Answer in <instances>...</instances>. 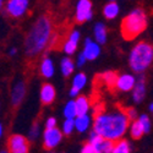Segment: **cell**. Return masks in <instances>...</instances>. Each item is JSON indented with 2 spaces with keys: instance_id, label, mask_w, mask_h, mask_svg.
Listing matches in <instances>:
<instances>
[{
  "instance_id": "1",
  "label": "cell",
  "mask_w": 153,
  "mask_h": 153,
  "mask_svg": "<svg viewBox=\"0 0 153 153\" xmlns=\"http://www.w3.org/2000/svg\"><path fill=\"white\" fill-rule=\"evenodd\" d=\"M129 125L130 120L126 117L125 109L117 107L97 111L92 123V131L102 138L115 143L124 138L129 130Z\"/></svg>"
},
{
  "instance_id": "2",
  "label": "cell",
  "mask_w": 153,
  "mask_h": 153,
  "mask_svg": "<svg viewBox=\"0 0 153 153\" xmlns=\"http://www.w3.org/2000/svg\"><path fill=\"white\" fill-rule=\"evenodd\" d=\"M53 37V23L48 15H41L25 38V53L28 58H34L41 54L49 45Z\"/></svg>"
},
{
  "instance_id": "3",
  "label": "cell",
  "mask_w": 153,
  "mask_h": 153,
  "mask_svg": "<svg viewBox=\"0 0 153 153\" xmlns=\"http://www.w3.org/2000/svg\"><path fill=\"white\" fill-rule=\"evenodd\" d=\"M148 23V17L142 7H135L127 14L121 22V36L126 41H132L141 34Z\"/></svg>"
},
{
  "instance_id": "4",
  "label": "cell",
  "mask_w": 153,
  "mask_h": 153,
  "mask_svg": "<svg viewBox=\"0 0 153 153\" xmlns=\"http://www.w3.org/2000/svg\"><path fill=\"white\" fill-rule=\"evenodd\" d=\"M153 62V47L147 42H138L129 54V65L135 74L142 75Z\"/></svg>"
},
{
  "instance_id": "5",
  "label": "cell",
  "mask_w": 153,
  "mask_h": 153,
  "mask_svg": "<svg viewBox=\"0 0 153 153\" xmlns=\"http://www.w3.org/2000/svg\"><path fill=\"white\" fill-rule=\"evenodd\" d=\"M30 141L21 134L11 135L7 140V153H28Z\"/></svg>"
},
{
  "instance_id": "6",
  "label": "cell",
  "mask_w": 153,
  "mask_h": 153,
  "mask_svg": "<svg viewBox=\"0 0 153 153\" xmlns=\"http://www.w3.org/2000/svg\"><path fill=\"white\" fill-rule=\"evenodd\" d=\"M30 7L28 0H9L5 4V11L10 17L21 19L27 14Z\"/></svg>"
},
{
  "instance_id": "7",
  "label": "cell",
  "mask_w": 153,
  "mask_h": 153,
  "mask_svg": "<svg viewBox=\"0 0 153 153\" xmlns=\"http://www.w3.org/2000/svg\"><path fill=\"white\" fill-rule=\"evenodd\" d=\"M26 82L21 79H16L10 88V102L14 107H19L26 96Z\"/></svg>"
},
{
  "instance_id": "8",
  "label": "cell",
  "mask_w": 153,
  "mask_h": 153,
  "mask_svg": "<svg viewBox=\"0 0 153 153\" xmlns=\"http://www.w3.org/2000/svg\"><path fill=\"white\" fill-rule=\"evenodd\" d=\"M93 16L92 1L90 0H79L75 9V19L79 23L90 21Z\"/></svg>"
},
{
  "instance_id": "9",
  "label": "cell",
  "mask_w": 153,
  "mask_h": 153,
  "mask_svg": "<svg viewBox=\"0 0 153 153\" xmlns=\"http://www.w3.org/2000/svg\"><path fill=\"white\" fill-rule=\"evenodd\" d=\"M62 134L58 127L45 129L43 131V146L45 149H54L62 141Z\"/></svg>"
},
{
  "instance_id": "10",
  "label": "cell",
  "mask_w": 153,
  "mask_h": 153,
  "mask_svg": "<svg viewBox=\"0 0 153 153\" xmlns=\"http://www.w3.org/2000/svg\"><path fill=\"white\" fill-rule=\"evenodd\" d=\"M80 38H81V33L77 30H72L69 33L66 41L64 42V44H62V52L65 53L66 55H69V56L74 55L76 53V50H77V48H79Z\"/></svg>"
},
{
  "instance_id": "11",
  "label": "cell",
  "mask_w": 153,
  "mask_h": 153,
  "mask_svg": "<svg viewBox=\"0 0 153 153\" xmlns=\"http://www.w3.org/2000/svg\"><path fill=\"white\" fill-rule=\"evenodd\" d=\"M100 52H102V48L98 43H96L93 39L91 38H86L85 39V43H83V49H82V54L83 56L86 58V60H96L99 55H100Z\"/></svg>"
},
{
  "instance_id": "12",
  "label": "cell",
  "mask_w": 153,
  "mask_h": 153,
  "mask_svg": "<svg viewBox=\"0 0 153 153\" xmlns=\"http://www.w3.org/2000/svg\"><path fill=\"white\" fill-rule=\"evenodd\" d=\"M136 83V77L132 74H121L118 75L115 82V88L120 92H130Z\"/></svg>"
},
{
  "instance_id": "13",
  "label": "cell",
  "mask_w": 153,
  "mask_h": 153,
  "mask_svg": "<svg viewBox=\"0 0 153 153\" xmlns=\"http://www.w3.org/2000/svg\"><path fill=\"white\" fill-rule=\"evenodd\" d=\"M132 100L135 103H141L146 97V79L143 75H140V77L136 79V83L132 88Z\"/></svg>"
},
{
  "instance_id": "14",
  "label": "cell",
  "mask_w": 153,
  "mask_h": 153,
  "mask_svg": "<svg viewBox=\"0 0 153 153\" xmlns=\"http://www.w3.org/2000/svg\"><path fill=\"white\" fill-rule=\"evenodd\" d=\"M55 96H56V91L52 83H44L41 87V92H39V98L41 102L44 105H49L52 104L55 100Z\"/></svg>"
},
{
  "instance_id": "15",
  "label": "cell",
  "mask_w": 153,
  "mask_h": 153,
  "mask_svg": "<svg viewBox=\"0 0 153 153\" xmlns=\"http://www.w3.org/2000/svg\"><path fill=\"white\" fill-rule=\"evenodd\" d=\"M75 123V130L80 132V134H85L92 127V123H93V118H91V115H77L74 119Z\"/></svg>"
},
{
  "instance_id": "16",
  "label": "cell",
  "mask_w": 153,
  "mask_h": 153,
  "mask_svg": "<svg viewBox=\"0 0 153 153\" xmlns=\"http://www.w3.org/2000/svg\"><path fill=\"white\" fill-rule=\"evenodd\" d=\"M108 39V32L107 27L103 22H97L93 27V41L99 45H103L107 43Z\"/></svg>"
},
{
  "instance_id": "17",
  "label": "cell",
  "mask_w": 153,
  "mask_h": 153,
  "mask_svg": "<svg viewBox=\"0 0 153 153\" xmlns=\"http://www.w3.org/2000/svg\"><path fill=\"white\" fill-rule=\"evenodd\" d=\"M39 72L45 79L53 77L55 74V66H54V61L52 58L45 56L42 59V61L39 64Z\"/></svg>"
},
{
  "instance_id": "18",
  "label": "cell",
  "mask_w": 153,
  "mask_h": 153,
  "mask_svg": "<svg viewBox=\"0 0 153 153\" xmlns=\"http://www.w3.org/2000/svg\"><path fill=\"white\" fill-rule=\"evenodd\" d=\"M75 105H76L77 115H86L91 109V100L88 99V97L81 94L75 99Z\"/></svg>"
},
{
  "instance_id": "19",
  "label": "cell",
  "mask_w": 153,
  "mask_h": 153,
  "mask_svg": "<svg viewBox=\"0 0 153 153\" xmlns=\"http://www.w3.org/2000/svg\"><path fill=\"white\" fill-rule=\"evenodd\" d=\"M119 12H120V6L117 1H109L103 7V16L108 20L117 19Z\"/></svg>"
},
{
  "instance_id": "20",
  "label": "cell",
  "mask_w": 153,
  "mask_h": 153,
  "mask_svg": "<svg viewBox=\"0 0 153 153\" xmlns=\"http://www.w3.org/2000/svg\"><path fill=\"white\" fill-rule=\"evenodd\" d=\"M75 62L74 60L70 58V56H65L62 58L61 61H60V71L62 74V76H65V77H69L71 76V74L75 71Z\"/></svg>"
},
{
  "instance_id": "21",
  "label": "cell",
  "mask_w": 153,
  "mask_h": 153,
  "mask_svg": "<svg viewBox=\"0 0 153 153\" xmlns=\"http://www.w3.org/2000/svg\"><path fill=\"white\" fill-rule=\"evenodd\" d=\"M113 147H114V142L104 138H100L96 145H93L94 153H111Z\"/></svg>"
},
{
  "instance_id": "22",
  "label": "cell",
  "mask_w": 153,
  "mask_h": 153,
  "mask_svg": "<svg viewBox=\"0 0 153 153\" xmlns=\"http://www.w3.org/2000/svg\"><path fill=\"white\" fill-rule=\"evenodd\" d=\"M99 79L102 80V82H103L107 87L113 88V87H115V82H117V79H118V74L114 72V71H105V72L99 75Z\"/></svg>"
},
{
  "instance_id": "23",
  "label": "cell",
  "mask_w": 153,
  "mask_h": 153,
  "mask_svg": "<svg viewBox=\"0 0 153 153\" xmlns=\"http://www.w3.org/2000/svg\"><path fill=\"white\" fill-rule=\"evenodd\" d=\"M87 85V76L83 72H77L74 77H72V83H71V88H75L79 92L85 88V86Z\"/></svg>"
},
{
  "instance_id": "24",
  "label": "cell",
  "mask_w": 153,
  "mask_h": 153,
  "mask_svg": "<svg viewBox=\"0 0 153 153\" xmlns=\"http://www.w3.org/2000/svg\"><path fill=\"white\" fill-rule=\"evenodd\" d=\"M62 114L65 119H75L77 117V111H76V105H75V99H70L66 102V104L64 105Z\"/></svg>"
},
{
  "instance_id": "25",
  "label": "cell",
  "mask_w": 153,
  "mask_h": 153,
  "mask_svg": "<svg viewBox=\"0 0 153 153\" xmlns=\"http://www.w3.org/2000/svg\"><path fill=\"white\" fill-rule=\"evenodd\" d=\"M111 153H131V146L127 140H120V141L114 143Z\"/></svg>"
},
{
  "instance_id": "26",
  "label": "cell",
  "mask_w": 153,
  "mask_h": 153,
  "mask_svg": "<svg viewBox=\"0 0 153 153\" xmlns=\"http://www.w3.org/2000/svg\"><path fill=\"white\" fill-rule=\"evenodd\" d=\"M129 131H130V136H131L134 140H138V138L142 137V135H145L142 126L140 125V123H138L137 120L131 121V124L129 125Z\"/></svg>"
},
{
  "instance_id": "27",
  "label": "cell",
  "mask_w": 153,
  "mask_h": 153,
  "mask_svg": "<svg viewBox=\"0 0 153 153\" xmlns=\"http://www.w3.org/2000/svg\"><path fill=\"white\" fill-rule=\"evenodd\" d=\"M137 121L140 123V125L142 126V129H143V132H145V134H148V132L151 131L152 120H151V118L147 115V114H141V115H138Z\"/></svg>"
},
{
  "instance_id": "28",
  "label": "cell",
  "mask_w": 153,
  "mask_h": 153,
  "mask_svg": "<svg viewBox=\"0 0 153 153\" xmlns=\"http://www.w3.org/2000/svg\"><path fill=\"white\" fill-rule=\"evenodd\" d=\"M61 134L62 135H71L74 131H75V123H74V119H65L61 125Z\"/></svg>"
},
{
  "instance_id": "29",
  "label": "cell",
  "mask_w": 153,
  "mask_h": 153,
  "mask_svg": "<svg viewBox=\"0 0 153 153\" xmlns=\"http://www.w3.org/2000/svg\"><path fill=\"white\" fill-rule=\"evenodd\" d=\"M27 135H28L27 137L28 141H36V140H38V137L41 136V125L38 123H34L33 125H31Z\"/></svg>"
},
{
  "instance_id": "30",
  "label": "cell",
  "mask_w": 153,
  "mask_h": 153,
  "mask_svg": "<svg viewBox=\"0 0 153 153\" xmlns=\"http://www.w3.org/2000/svg\"><path fill=\"white\" fill-rule=\"evenodd\" d=\"M125 113H126V117L129 118L130 121H135L138 118V113L135 108H127V109H125Z\"/></svg>"
},
{
  "instance_id": "31",
  "label": "cell",
  "mask_w": 153,
  "mask_h": 153,
  "mask_svg": "<svg viewBox=\"0 0 153 153\" xmlns=\"http://www.w3.org/2000/svg\"><path fill=\"white\" fill-rule=\"evenodd\" d=\"M56 124H58V121H56V119L54 118V117H49L47 120H45V129H54V127H56Z\"/></svg>"
},
{
  "instance_id": "32",
  "label": "cell",
  "mask_w": 153,
  "mask_h": 153,
  "mask_svg": "<svg viewBox=\"0 0 153 153\" xmlns=\"http://www.w3.org/2000/svg\"><path fill=\"white\" fill-rule=\"evenodd\" d=\"M86 62H87L86 58L83 56V54H82V53H80V54L77 55V58H76V62H75V65H76V66H79V68H81V66H83V65H85Z\"/></svg>"
},
{
  "instance_id": "33",
  "label": "cell",
  "mask_w": 153,
  "mask_h": 153,
  "mask_svg": "<svg viewBox=\"0 0 153 153\" xmlns=\"http://www.w3.org/2000/svg\"><path fill=\"white\" fill-rule=\"evenodd\" d=\"M80 153H94V148H93L92 145H90V143L87 142V143H85V145L82 146Z\"/></svg>"
},
{
  "instance_id": "34",
  "label": "cell",
  "mask_w": 153,
  "mask_h": 153,
  "mask_svg": "<svg viewBox=\"0 0 153 153\" xmlns=\"http://www.w3.org/2000/svg\"><path fill=\"white\" fill-rule=\"evenodd\" d=\"M69 96L71 97V99H76L79 96H80V92L77 90H75V88H70V91H69Z\"/></svg>"
},
{
  "instance_id": "35",
  "label": "cell",
  "mask_w": 153,
  "mask_h": 153,
  "mask_svg": "<svg viewBox=\"0 0 153 153\" xmlns=\"http://www.w3.org/2000/svg\"><path fill=\"white\" fill-rule=\"evenodd\" d=\"M16 54H17V49H16L15 47L10 48V50H9V55H10V56H14V55H16Z\"/></svg>"
},
{
  "instance_id": "36",
  "label": "cell",
  "mask_w": 153,
  "mask_h": 153,
  "mask_svg": "<svg viewBox=\"0 0 153 153\" xmlns=\"http://www.w3.org/2000/svg\"><path fill=\"white\" fill-rule=\"evenodd\" d=\"M3 136H4V125H3V123H0V138Z\"/></svg>"
},
{
  "instance_id": "37",
  "label": "cell",
  "mask_w": 153,
  "mask_h": 153,
  "mask_svg": "<svg viewBox=\"0 0 153 153\" xmlns=\"http://www.w3.org/2000/svg\"><path fill=\"white\" fill-rule=\"evenodd\" d=\"M148 109H149V111L153 114V102H152V103L149 104V107H148Z\"/></svg>"
},
{
  "instance_id": "38",
  "label": "cell",
  "mask_w": 153,
  "mask_h": 153,
  "mask_svg": "<svg viewBox=\"0 0 153 153\" xmlns=\"http://www.w3.org/2000/svg\"><path fill=\"white\" fill-rule=\"evenodd\" d=\"M3 5H4V3H3V0H0V10L3 9Z\"/></svg>"
},
{
  "instance_id": "39",
  "label": "cell",
  "mask_w": 153,
  "mask_h": 153,
  "mask_svg": "<svg viewBox=\"0 0 153 153\" xmlns=\"http://www.w3.org/2000/svg\"><path fill=\"white\" fill-rule=\"evenodd\" d=\"M0 153H7V151H0Z\"/></svg>"
},
{
  "instance_id": "40",
  "label": "cell",
  "mask_w": 153,
  "mask_h": 153,
  "mask_svg": "<svg viewBox=\"0 0 153 153\" xmlns=\"http://www.w3.org/2000/svg\"><path fill=\"white\" fill-rule=\"evenodd\" d=\"M0 110H1V102H0Z\"/></svg>"
}]
</instances>
